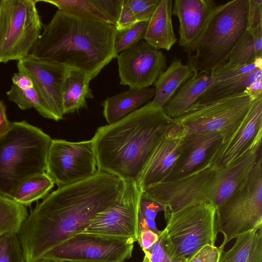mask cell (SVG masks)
Returning <instances> with one entry per match:
<instances>
[{
	"mask_svg": "<svg viewBox=\"0 0 262 262\" xmlns=\"http://www.w3.org/2000/svg\"><path fill=\"white\" fill-rule=\"evenodd\" d=\"M124 181L99 171L58 188L31 210L17 233L26 262H33L71 236L82 232L100 212L120 198Z\"/></svg>",
	"mask_w": 262,
	"mask_h": 262,
	"instance_id": "obj_1",
	"label": "cell"
},
{
	"mask_svg": "<svg viewBox=\"0 0 262 262\" xmlns=\"http://www.w3.org/2000/svg\"><path fill=\"white\" fill-rule=\"evenodd\" d=\"M174 123L163 107L150 101L98 127L91 139L97 170L137 182L154 149Z\"/></svg>",
	"mask_w": 262,
	"mask_h": 262,
	"instance_id": "obj_2",
	"label": "cell"
},
{
	"mask_svg": "<svg viewBox=\"0 0 262 262\" xmlns=\"http://www.w3.org/2000/svg\"><path fill=\"white\" fill-rule=\"evenodd\" d=\"M29 54L88 74L92 79L116 58L115 26L83 20L57 10Z\"/></svg>",
	"mask_w": 262,
	"mask_h": 262,
	"instance_id": "obj_3",
	"label": "cell"
},
{
	"mask_svg": "<svg viewBox=\"0 0 262 262\" xmlns=\"http://www.w3.org/2000/svg\"><path fill=\"white\" fill-rule=\"evenodd\" d=\"M249 1L217 5L198 39L183 48L194 73L210 72L223 66L248 28Z\"/></svg>",
	"mask_w": 262,
	"mask_h": 262,
	"instance_id": "obj_4",
	"label": "cell"
},
{
	"mask_svg": "<svg viewBox=\"0 0 262 262\" xmlns=\"http://www.w3.org/2000/svg\"><path fill=\"white\" fill-rule=\"evenodd\" d=\"M52 139L25 121L0 137V194L10 198L28 178L45 172Z\"/></svg>",
	"mask_w": 262,
	"mask_h": 262,
	"instance_id": "obj_5",
	"label": "cell"
},
{
	"mask_svg": "<svg viewBox=\"0 0 262 262\" xmlns=\"http://www.w3.org/2000/svg\"><path fill=\"white\" fill-rule=\"evenodd\" d=\"M217 231L225 246L238 235L262 227V153L245 185L216 208Z\"/></svg>",
	"mask_w": 262,
	"mask_h": 262,
	"instance_id": "obj_6",
	"label": "cell"
},
{
	"mask_svg": "<svg viewBox=\"0 0 262 262\" xmlns=\"http://www.w3.org/2000/svg\"><path fill=\"white\" fill-rule=\"evenodd\" d=\"M254 100L245 90L208 103L194 104L183 115L173 119L186 135L216 132L221 144L231 140L240 128Z\"/></svg>",
	"mask_w": 262,
	"mask_h": 262,
	"instance_id": "obj_7",
	"label": "cell"
},
{
	"mask_svg": "<svg viewBox=\"0 0 262 262\" xmlns=\"http://www.w3.org/2000/svg\"><path fill=\"white\" fill-rule=\"evenodd\" d=\"M36 0H0V63L27 56L42 24Z\"/></svg>",
	"mask_w": 262,
	"mask_h": 262,
	"instance_id": "obj_8",
	"label": "cell"
},
{
	"mask_svg": "<svg viewBox=\"0 0 262 262\" xmlns=\"http://www.w3.org/2000/svg\"><path fill=\"white\" fill-rule=\"evenodd\" d=\"M216 211L214 206L202 203L165 215L164 229L178 256L188 260L203 246L214 245L218 233Z\"/></svg>",
	"mask_w": 262,
	"mask_h": 262,
	"instance_id": "obj_9",
	"label": "cell"
},
{
	"mask_svg": "<svg viewBox=\"0 0 262 262\" xmlns=\"http://www.w3.org/2000/svg\"><path fill=\"white\" fill-rule=\"evenodd\" d=\"M219 168L208 159L190 173L148 186L142 191V199L161 204L165 215L187 206L208 203V191Z\"/></svg>",
	"mask_w": 262,
	"mask_h": 262,
	"instance_id": "obj_10",
	"label": "cell"
},
{
	"mask_svg": "<svg viewBox=\"0 0 262 262\" xmlns=\"http://www.w3.org/2000/svg\"><path fill=\"white\" fill-rule=\"evenodd\" d=\"M135 242L131 238L80 232L40 257L60 261L124 262L132 257Z\"/></svg>",
	"mask_w": 262,
	"mask_h": 262,
	"instance_id": "obj_11",
	"label": "cell"
},
{
	"mask_svg": "<svg viewBox=\"0 0 262 262\" xmlns=\"http://www.w3.org/2000/svg\"><path fill=\"white\" fill-rule=\"evenodd\" d=\"M91 140L70 142L52 139L46 173L58 188L95 174L98 171Z\"/></svg>",
	"mask_w": 262,
	"mask_h": 262,
	"instance_id": "obj_12",
	"label": "cell"
},
{
	"mask_svg": "<svg viewBox=\"0 0 262 262\" xmlns=\"http://www.w3.org/2000/svg\"><path fill=\"white\" fill-rule=\"evenodd\" d=\"M18 71L31 79L41 107V115L59 121L63 119L62 94L66 78L71 69L31 55L18 60Z\"/></svg>",
	"mask_w": 262,
	"mask_h": 262,
	"instance_id": "obj_13",
	"label": "cell"
},
{
	"mask_svg": "<svg viewBox=\"0 0 262 262\" xmlns=\"http://www.w3.org/2000/svg\"><path fill=\"white\" fill-rule=\"evenodd\" d=\"M142 194L136 181H124L123 192L117 202L99 213L82 232L131 238L136 242Z\"/></svg>",
	"mask_w": 262,
	"mask_h": 262,
	"instance_id": "obj_14",
	"label": "cell"
},
{
	"mask_svg": "<svg viewBox=\"0 0 262 262\" xmlns=\"http://www.w3.org/2000/svg\"><path fill=\"white\" fill-rule=\"evenodd\" d=\"M120 83L130 89L148 88L167 69V58L142 40L116 57Z\"/></svg>",
	"mask_w": 262,
	"mask_h": 262,
	"instance_id": "obj_15",
	"label": "cell"
},
{
	"mask_svg": "<svg viewBox=\"0 0 262 262\" xmlns=\"http://www.w3.org/2000/svg\"><path fill=\"white\" fill-rule=\"evenodd\" d=\"M262 129L228 166L217 170L208 193V203L217 208L248 181L261 152Z\"/></svg>",
	"mask_w": 262,
	"mask_h": 262,
	"instance_id": "obj_16",
	"label": "cell"
},
{
	"mask_svg": "<svg viewBox=\"0 0 262 262\" xmlns=\"http://www.w3.org/2000/svg\"><path fill=\"white\" fill-rule=\"evenodd\" d=\"M186 135L184 129L175 122L158 143L137 181L142 191L167 178L179 159Z\"/></svg>",
	"mask_w": 262,
	"mask_h": 262,
	"instance_id": "obj_17",
	"label": "cell"
},
{
	"mask_svg": "<svg viewBox=\"0 0 262 262\" xmlns=\"http://www.w3.org/2000/svg\"><path fill=\"white\" fill-rule=\"evenodd\" d=\"M262 129V96L254 100L240 127L233 138L213 148L209 158L219 167L232 163L247 147L257 133Z\"/></svg>",
	"mask_w": 262,
	"mask_h": 262,
	"instance_id": "obj_18",
	"label": "cell"
},
{
	"mask_svg": "<svg viewBox=\"0 0 262 262\" xmlns=\"http://www.w3.org/2000/svg\"><path fill=\"white\" fill-rule=\"evenodd\" d=\"M216 6L212 0L173 1L172 14L179 19L180 46L187 48L198 39Z\"/></svg>",
	"mask_w": 262,
	"mask_h": 262,
	"instance_id": "obj_19",
	"label": "cell"
},
{
	"mask_svg": "<svg viewBox=\"0 0 262 262\" xmlns=\"http://www.w3.org/2000/svg\"><path fill=\"white\" fill-rule=\"evenodd\" d=\"M221 140L220 134L216 132L187 134L179 159L165 180L181 177L201 167Z\"/></svg>",
	"mask_w": 262,
	"mask_h": 262,
	"instance_id": "obj_20",
	"label": "cell"
},
{
	"mask_svg": "<svg viewBox=\"0 0 262 262\" xmlns=\"http://www.w3.org/2000/svg\"><path fill=\"white\" fill-rule=\"evenodd\" d=\"M172 0L160 2L148 23L144 40L157 50H170L177 41L172 20Z\"/></svg>",
	"mask_w": 262,
	"mask_h": 262,
	"instance_id": "obj_21",
	"label": "cell"
},
{
	"mask_svg": "<svg viewBox=\"0 0 262 262\" xmlns=\"http://www.w3.org/2000/svg\"><path fill=\"white\" fill-rule=\"evenodd\" d=\"M210 72L196 73L184 83L163 107L170 118L183 115L212 84Z\"/></svg>",
	"mask_w": 262,
	"mask_h": 262,
	"instance_id": "obj_22",
	"label": "cell"
},
{
	"mask_svg": "<svg viewBox=\"0 0 262 262\" xmlns=\"http://www.w3.org/2000/svg\"><path fill=\"white\" fill-rule=\"evenodd\" d=\"M155 88L130 89L103 101V114L108 124L113 123L152 99Z\"/></svg>",
	"mask_w": 262,
	"mask_h": 262,
	"instance_id": "obj_23",
	"label": "cell"
},
{
	"mask_svg": "<svg viewBox=\"0 0 262 262\" xmlns=\"http://www.w3.org/2000/svg\"><path fill=\"white\" fill-rule=\"evenodd\" d=\"M193 74L189 64H184L181 59L174 57L154 84L155 94L151 100L152 103L163 107L180 86Z\"/></svg>",
	"mask_w": 262,
	"mask_h": 262,
	"instance_id": "obj_24",
	"label": "cell"
},
{
	"mask_svg": "<svg viewBox=\"0 0 262 262\" xmlns=\"http://www.w3.org/2000/svg\"><path fill=\"white\" fill-rule=\"evenodd\" d=\"M91 80L90 76L82 71L72 69L69 70L62 94L63 115L87 107L86 99L94 98L90 88Z\"/></svg>",
	"mask_w": 262,
	"mask_h": 262,
	"instance_id": "obj_25",
	"label": "cell"
},
{
	"mask_svg": "<svg viewBox=\"0 0 262 262\" xmlns=\"http://www.w3.org/2000/svg\"><path fill=\"white\" fill-rule=\"evenodd\" d=\"M218 262H262V227L238 235L229 250L222 251Z\"/></svg>",
	"mask_w": 262,
	"mask_h": 262,
	"instance_id": "obj_26",
	"label": "cell"
},
{
	"mask_svg": "<svg viewBox=\"0 0 262 262\" xmlns=\"http://www.w3.org/2000/svg\"><path fill=\"white\" fill-rule=\"evenodd\" d=\"M262 25L247 29L231 51L227 67H236L252 63L262 57Z\"/></svg>",
	"mask_w": 262,
	"mask_h": 262,
	"instance_id": "obj_27",
	"label": "cell"
},
{
	"mask_svg": "<svg viewBox=\"0 0 262 262\" xmlns=\"http://www.w3.org/2000/svg\"><path fill=\"white\" fill-rule=\"evenodd\" d=\"M261 79L262 69H258L249 74L212 82L194 104L208 103L239 93L244 91L253 82Z\"/></svg>",
	"mask_w": 262,
	"mask_h": 262,
	"instance_id": "obj_28",
	"label": "cell"
},
{
	"mask_svg": "<svg viewBox=\"0 0 262 262\" xmlns=\"http://www.w3.org/2000/svg\"><path fill=\"white\" fill-rule=\"evenodd\" d=\"M12 81L10 90L6 93L9 100L23 110L33 107L41 114L40 100L30 77L24 72L18 71L14 74Z\"/></svg>",
	"mask_w": 262,
	"mask_h": 262,
	"instance_id": "obj_29",
	"label": "cell"
},
{
	"mask_svg": "<svg viewBox=\"0 0 262 262\" xmlns=\"http://www.w3.org/2000/svg\"><path fill=\"white\" fill-rule=\"evenodd\" d=\"M54 183L46 173L34 175L21 183L11 198L25 206L44 198L54 187Z\"/></svg>",
	"mask_w": 262,
	"mask_h": 262,
	"instance_id": "obj_30",
	"label": "cell"
},
{
	"mask_svg": "<svg viewBox=\"0 0 262 262\" xmlns=\"http://www.w3.org/2000/svg\"><path fill=\"white\" fill-rule=\"evenodd\" d=\"M55 6L58 10L85 20L109 23V20L92 0H44Z\"/></svg>",
	"mask_w": 262,
	"mask_h": 262,
	"instance_id": "obj_31",
	"label": "cell"
},
{
	"mask_svg": "<svg viewBox=\"0 0 262 262\" xmlns=\"http://www.w3.org/2000/svg\"><path fill=\"white\" fill-rule=\"evenodd\" d=\"M28 215L25 206L0 194V236L9 233L17 234Z\"/></svg>",
	"mask_w": 262,
	"mask_h": 262,
	"instance_id": "obj_32",
	"label": "cell"
},
{
	"mask_svg": "<svg viewBox=\"0 0 262 262\" xmlns=\"http://www.w3.org/2000/svg\"><path fill=\"white\" fill-rule=\"evenodd\" d=\"M143 262H187L175 252L165 229L160 231L159 238L152 247L145 252Z\"/></svg>",
	"mask_w": 262,
	"mask_h": 262,
	"instance_id": "obj_33",
	"label": "cell"
},
{
	"mask_svg": "<svg viewBox=\"0 0 262 262\" xmlns=\"http://www.w3.org/2000/svg\"><path fill=\"white\" fill-rule=\"evenodd\" d=\"M148 23L138 21L128 28L117 30L114 48L117 55L144 39Z\"/></svg>",
	"mask_w": 262,
	"mask_h": 262,
	"instance_id": "obj_34",
	"label": "cell"
},
{
	"mask_svg": "<svg viewBox=\"0 0 262 262\" xmlns=\"http://www.w3.org/2000/svg\"><path fill=\"white\" fill-rule=\"evenodd\" d=\"M0 262H26L17 233L0 236Z\"/></svg>",
	"mask_w": 262,
	"mask_h": 262,
	"instance_id": "obj_35",
	"label": "cell"
},
{
	"mask_svg": "<svg viewBox=\"0 0 262 262\" xmlns=\"http://www.w3.org/2000/svg\"><path fill=\"white\" fill-rule=\"evenodd\" d=\"M160 0H128V5L138 21L148 22Z\"/></svg>",
	"mask_w": 262,
	"mask_h": 262,
	"instance_id": "obj_36",
	"label": "cell"
},
{
	"mask_svg": "<svg viewBox=\"0 0 262 262\" xmlns=\"http://www.w3.org/2000/svg\"><path fill=\"white\" fill-rule=\"evenodd\" d=\"M109 20L110 24L116 26L121 12L123 0H92Z\"/></svg>",
	"mask_w": 262,
	"mask_h": 262,
	"instance_id": "obj_37",
	"label": "cell"
},
{
	"mask_svg": "<svg viewBox=\"0 0 262 262\" xmlns=\"http://www.w3.org/2000/svg\"><path fill=\"white\" fill-rule=\"evenodd\" d=\"M223 250L220 247L206 245L192 255L187 262H218Z\"/></svg>",
	"mask_w": 262,
	"mask_h": 262,
	"instance_id": "obj_38",
	"label": "cell"
},
{
	"mask_svg": "<svg viewBox=\"0 0 262 262\" xmlns=\"http://www.w3.org/2000/svg\"><path fill=\"white\" fill-rule=\"evenodd\" d=\"M247 29H254L262 25V1L248 0Z\"/></svg>",
	"mask_w": 262,
	"mask_h": 262,
	"instance_id": "obj_39",
	"label": "cell"
},
{
	"mask_svg": "<svg viewBox=\"0 0 262 262\" xmlns=\"http://www.w3.org/2000/svg\"><path fill=\"white\" fill-rule=\"evenodd\" d=\"M138 22L128 5V0H123L120 15L116 26L117 30L128 28Z\"/></svg>",
	"mask_w": 262,
	"mask_h": 262,
	"instance_id": "obj_40",
	"label": "cell"
},
{
	"mask_svg": "<svg viewBox=\"0 0 262 262\" xmlns=\"http://www.w3.org/2000/svg\"><path fill=\"white\" fill-rule=\"evenodd\" d=\"M159 234L150 230L139 231L137 242L144 253L148 251L157 241Z\"/></svg>",
	"mask_w": 262,
	"mask_h": 262,
	"instance_id": "obj_41",
	"label": "cell"
},
{
	"mask_svg": "<svg viewBox=\"0 0 262 262\" xmlns=\"http://www.w3.org/2000/svg\"><path fill=\"white\" fill-rule=\"evenodd\" d=\"M139 211L144 216L155 220L158 213L164 211V208L161 204L157 202L141 199Z\"/></svg>",
	"mask_w": 262,
	"mask_h": 262,
	"instance_id": "obj_42",
	"label": "cell"
},
{
	"mask_svg": "<svg viewBox=\"0 0 262 262\" xmlns=\"http://www.w3.org/2000/svg\"><path fill=\"white\" fill-rule=\"evenodd\" d=\"M143 230H150L156 233L160 231L157 227L155 220L144 216L139 210L138 231Z\"/></svg>",
	"mask_w": 262,
	"mask_h": 262,
	"instance_id": "obj_43",
	"label": "cell"
},
{
	"mask_svg": "<svg viewBox=\"0 0 262 262\" xmlns=\"http://www.w3.org/2000/svg\"><path fill=\"white\" fill-rule=\"evenodd\" d=\"M11 123L7 118L6 106L3 101L0 100V137L9 129Z\"/></svg>",
	"mask_w": 262,
	"mask_h": 262,
	"instance_id": "obj_44",
	"label": "cell"
},
{
	"mask_svg": "<svg viewBox=\"0 0 262 262\" xmlns=\"http://www.w3.org/2000/svg\"><path fill=\"white\" fill-rule=\"evenodd\" d=\"M245 90L248 93L253 100H255L259 96H262L261 80L253 82Z\"/></svg>",
	"mask_w": 262,
	"mask_h": 262,
	"instance_id": "obj_45",
	"label": "cell"
},
{
	"mask_svg": "<svg viewBox=\"0 0 262 262\" xmlns=\"http://www.w3.org/2000/svg\"><path fill=\"white\" fill-rule=\"evenodd\" d=\"M33 262H62V261L48 258L40 257Z\"/></svg>",
	"mask_w": 262,
	"mask_h": 262,
	"instance_id": "obj_46",
	"label": "cell"
},
{
	"mask_svg": "<svg viewBox=\"0 0 262 262\" xmlns=\"http://www.w3.org/2000/svg\"><path fill=\"white\" fill-rule=\"evenodd\" d=\"M62 262H103V261H62Z\"/></svg>",
	"mask_w": 262,
	"mask_h": 262,
	"instance_id": "obj_47",
	"label": "cell"
}]
</instances>
